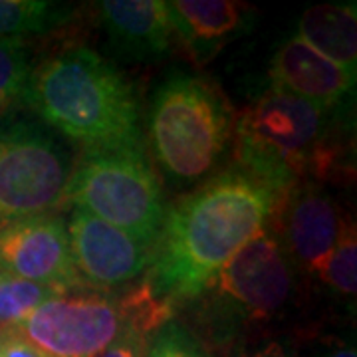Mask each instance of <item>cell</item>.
I'll use <instances>...</instances> for the list:
<instances>
[{"label": "cell", "instance_id": "1", "mask_svg": "<svg viewBox=\"0 0 357 357\" xmlns=\"http://www.w3.org/2000/svg\"><path fill=\"white\" fill-rule=\"evenodd\" d=\"M280 199L282 195L241 169L204 181L167 208L147 288L171 307L204 292L218 270L266 230Z\"/></svg>", "mask_w": 357, "mask_h": 357}, {"label": "cell", "instance_id": "2", "mask_svg": "<svg viewBox=\"0 0 357 357\" xmlns=\"http://www.w3.org/2000/svg\"><path fill=\"white\" fill-rule=\"evenodd\" d=\"M26 105L84 149L145 147L133 86L109 60L84 46L34 66Z\"/></svg>", "mask_w": 357, "mask_h": 357}, {"label": "cell", "instance_id": "3", "mask_svg": "<svg viewBox=\"0 0 357 357\" xmlns=\"http://www.w3.org/2000/svg\"><path fill=\"white\" fill-rule=\"evenodd\" d=\"M232 131L229 102L206 77L173 74L155 89L147 143L171 185L191 187L211 177L229 151Z\"/></svg>", "mask_w": 357, "mask_h": 357}, {"label": "cell", "instance_id": "4", "mask_svg": "<svg viewBox=\"0 0 357 357\" xmlns=\"http://www.w3.org/2000/svg\"><path fill=\"white\" fill-rule=\"evenodd\" d=\"M326 112L286 93L268 89L234 119L236 169L286 195L307 173L326 167Z\"/></svg>", "mask_w": 357, "mask_h": 357}, {"label": "cell", "instance_id": "5", "mask_svg": "<svg viewBox=\"0 0 357 357\" xmlns=\"http://www.w3.org/2000/svg\"><path fill=\"white\" fill-rule=\"evenodd\" d=\"M64 201L153 244L167 217L163 187L145 147L84 149L72 169Z\"/></svg>", "mask_w": 357, "mask_h": 357}, {"label": "cell", "instance_id": "6", "mask_svg": "<svg viewBox=\"0 0 357 357\" xmlns=\"http://www.w3.org/2000/svg\"><path fill=\"white\" fill-rule=\"evenodd\" d=\"M66 147L38 121L0 119V225L54 215L72 175Z\"/></svg>", "mask_w": 357, "mask_h": 357}, {"label": "cell", "instance_id": "7", "mask_svg": "<svg viewBox=\"0 0 357 357\" xmlns=\"http://www.w3.org/2000/svg\"><path fill=\"white\" fill-rule=\"evenodd\" d=\"M123 326L121 300L77 288L52 296L16 328L48 357H100Z\"/></svg>", "mask_w": 357, "mask_h": 357}, {"label": "cell", "instance_id": "8", "mask_svg": "<svg viewBox=\"0 0 357 357\" xmlns=\"http://www.w3.org/2000/svg\"><path fill=\"white\" fill-rule=\"evenodd\" d=\"M208 288L238 316L255 321L270 319L292 294V264L280 241L264 230L218 270Z\"/></svg>", "mask_w": 357, "mask_h": 357}, {"label": "cell", "instance_id": "9", "mask_svg": "<svg viewBox=\"0 0 357 357\" xmlns=\"http://www.w3.org/2000/svg\"><path fill=\"white\" fill-rule=\"evenodd\" d=\"M0 272L60 294L84 288L72 260L64 218L56 215L0 225Z\"/></svg>", "mask_w": 357, "mask_h": 357}, {"label": "cell", "instance_id": "10", "mask_svg": "<svg viewBox=\"0 0 357 357\" xmlns=\"http://www.w3.org/2000/svg\"><path fill=\"white\" fill-rule=\"evenodd\" d=\"M66 230L77 276L98 290L135 280L153 262V243L139 241L79 208L70 213Z\"/></svg>", "mask_w": 357, "mask_h": 357}, {"label": "cell", "instance_id": "11", "mask_svg": "<svg viewBox=\"0 0 357 357\" xmlns=\"http://www.w3.org/2000/svg\"><path fill=\"white\" fill-rule=\"evenodd\" d=\"M278 215H282L284 250H288L307 272L319 274L344 225L337 204L318 187L298 183L280 199L274 217Z\"/></svg>", "mask_w": 357, "mask_h": 357}, {"label": "cell", "instance_id": "12", "mask_svg": "<svg viewBox=\"0 0 357 357\" xmlns=\"http://www.w3.org/2000/svg\"><path fill=\"white\" fill-rule=\"evenodd\" d=\"M165 4L173 40L199 68L252 24V6L234 0H171Z\"/></svg>", "mask_w": 357, "mask_h": 357}, {"label": "cell", "instance_id": "13", "mask_svg": "<svg viewBox=\"0 0 357 357\" xmlns=\"http://www.w3.org/2000/svg\"><path fill=\"white\" fill-rule=\"evenodd\" d=\"M268 76L272 89L292 93L326 114L344 102L356 86V77L345 74L298 34L286 40L272 56Z\"/></svg>", "mask_w": 357, "mask_h": 357}, {"label": "cell", "instance_id": "14", "mask_svg": "<svg viewBox=\"0 0 357 357\" xmlns=\"http://www.w3.org/2000/svg\"><path fill=\"white\" fill-rule=\"evenodd\" d=\"M98 6L109 46L119 58L149 62L171 50L173 30L163 0H105Z\"/></svg>", "mask_w": 357, "mask_h": 357}, {"label": "cell", "instance_id": "15", "mask_svg": "<svg viewBox=\"0 0 357 357\" xmlns=\"http://www.w3.org/2000/svg\"><path fill=\"white\" fill-rule=\"evenodd\" d=\"M296 34L321 56L356 77L357 14L356 2H330L307 8Z\"/></svg>", "mask_w": 357, "mask_h": 357}, {"label": "cell", "instance_id": "16", "mask_svg": "<svg viewBox=\"0 0 357 357\" xmlns=\"http://www.w3.org/2000/svg\"><path fill=\"white\" fill-rule=\"evenodd\" d=\"M32 72L34 66L24 38L0 40V119L26 107Z\"/></svg>", "mask_w": 357, "mask_h": 357}, {"label": "cell", "instance_id": "17", "mask_svg": "<svg viewBox=\"0 0 357 357\" xmlns=\"http://www.w3.org/2000/svg\"><path fill=\"white\" fill-rule=\"evenodd\" d=\"M68 10L46 0H0V40L42 34L64 24Z\"/></svg>", "mask_w": 357, "mask_h": 357}, {"label": "cell", "instance_id": "18", "mask_svg": "<svg viewBox=\"0 0 357 357\" xmlns=\"http://www.w3.org/2000/svg\"><path fill=\"white\" fill-rule=\"evenodd\" d=\"M56 294L60 292L0 272V328L20 326L40 304Z\"/></svg>", "mask_w": 357, "mask_h": 357}, {"label": "cell", "instance_id": "19", "mask_svg": "<svg viewBox=\"0 0 357 357\" xmlns=\"http://www.w3.org/2000/svg\"><path fill=\"white\" fill-rule=\"evenodd\" d=\"M332 290L342 296H356L357 290V238L356 227L344 218L340 238L318 274Z\"/></svg>", "mask_w": 357, "mask_h": 357}, {"label": "cell", "instance_id": "20", "mask_svg": "<svg viewBox=\"0 0 357 357\" xmlns=\"http://www.w3.org/2000/svg\"><path fill=\"white\" fill-rule=\"evenodd\" d=\"M143 357H211L204 345L185 326L169 319L157 328L145 345Z\"/></svg>", "mask_w": 357, "mask_h": 357}, {"label": "cell", "instance_id": "21", "mask_svg": "<svg viewBox=\"0 0 357 357\" xmlns=\"http://www.w3.org/2000/svg\"><path fill=\"white\" fill-rule=\"evenodd\" d=\"M149 333L126 319L123 330L100 357H143Z\"/></svg>", "mask_w": 357, "mask_h": 357}, {"label": "cell", "instance_id": "22", "mask_svg": "<svg viewBox=\"0 0 357 357\" xmlns=\"http://www.w3.org/2000/svg\"><path fill=\"white\" fill-rule=\"evenodd\" d=\"M0 357H48L38 349L16 326L0 330Z\"/></svg>", "mask_w": 357, "mask_h": 357}, {"label": "cell", "instance_id": "23", "mask_svg": "<svg viewBox=\"0 0 357 357\" xmlns=\"http://www.w3.org/2000/svg\"><path fill=\"white\" fill-rule=\"evenodd\" d=\"M252 357H294V351L282 342H268Z\"/></svg>", "mask_w": 357, "mask_h": 357}, {"label": "cell", "instance_id": "24", "mask_svg": "<svg viewBox=\"0 0 357 357\" xmlns=\"http://www.w3.org/2000/svg\"><path fill=\"white\" fill-rule=\"evenodd\" d=\"M324 357H357V354L354 345H340V347H333L332 351H328Z\"/></svg>", "mask_w": 357, "mask_h": 357}, {"label": "cell", "instance_id": "25", "mask_svg": "<svg viewBox=\"0 0 357 357\" xmlns=\"http://www.w3.org/2000/svg\"><path fill=\"white\" fill-rule=\"evenodd\" d=\"M0 330H2V328H0Z\"/></svg>", "mask_w": 357, "mask_h": 357}]
</instances>
